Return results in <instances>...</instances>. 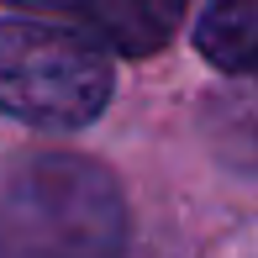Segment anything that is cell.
<instances>
[{
    "label": "cell",
    "instance_id": "1",
    "mask_svg": "<svg viewBox=\"0 0 258 258\" xmlns=\"http://www.w3.org/2000/svg\"><path fill=\"white\" fill-rule=\"evenodd\" d=\"M0 258H126V201L100 163L37 153L0 190Z\"/></svg>",
    "mask_w": 258,
    "mask_h": 258
},
{
    "label": "cell",
    "instance_id": "2",
    "mask_svg": "<svg viewBox=\"0 0 258 258\" xmlns=\"http://www.w3.org/2000/svg\"><path fill=\"white\" fill-rule=\"evenodd\" d=\"M111 100V53L58 21H0V111L27 126L74 132Z\"/></svg>",
    "mask_w": 258,
    "mask_h": 258
},
{
    "label": "cell",
    "instance_id": "3",
    "mask_svg": "<svg viewBox=\"0 0 258 258\" xmlns=\"http://www.w3.org/2000/svg\"><path fill=\"white\" fill-rule=\"evenodd\" d=\"M16 11H53V16L85 21L90 37H100L111 53L126 58H153L174 37L190 0H0Z\"/></svg>",
    "mask_w": 258,
    "mask_h": 258
},
{
    "label": "cell",
    "instance_id": "4",
    "mask_svg": "<svg viewBox=\"0 0 258 258\" xmlns=\"http://www.w3.org/2000/svg\"><path fill=\"white\" fill-rule=\"evenodd\" d=\"M195 48L221 74H253L258 63V0H211L195 27Z\"/></svg>",
    "mask_w": 258,
    "mask_h": 258
}]
</instances>
